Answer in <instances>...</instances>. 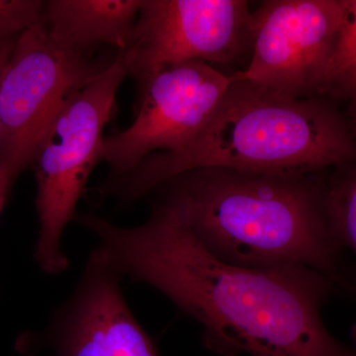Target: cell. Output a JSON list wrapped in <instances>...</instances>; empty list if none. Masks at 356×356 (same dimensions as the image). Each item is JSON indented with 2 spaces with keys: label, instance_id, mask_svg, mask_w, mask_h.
<instances>
[{
  "label": "cell",
  "instance_id": "1",
  "mask_svg": "<svg viewBox=\"0 0 356 356\" xmlns=\"http://www.w3.org/2000/svg\"><path fill=\"white\" fill-rule=\"evenodd\" d=\"M77 222L122 275L149 284L202 325L203 341L222 356H356L322 318L332 278L307 267L248 268L211 254L177 212L156 203L140 226L95 214Z\"/></svg>",
  "mask_w": 356,
  "mask_h": 356
},
{
  "label": "cell",
  "instance_id": "2",
  "mask_svg": "<svg viewBox=\"0 0 356 356\" xmlns=\"http://www.w3.org/2000/svg\"><path fill=\"white\" fill-rule=\"evenodd\" d=\"M232 76L209 122L188 146L149 154L131 172L105 180L100 195L133 202L198 168L306 177L356 161V143L331 105Z\"/></svg>",
  "mask_w": 356,
  "mask_h": 356
},
{
  "label": "cell",
  "instance_id": "3",
  "mask_svg": "<svg viewBox=\"0 0 356 356\" xmlns=\"http://www.w3.org/2000/svg\"><path fill=\"white\" fill-rule=\"evenodd\" d=\"M158 191L159 202L220 261L248 268L307 267L332 278L341 245L325 214L324 185L312 175L198 168Z\"/></svg>",
  "mask_w": 356,
  "mask_h": 356
},
{
  "label": "cell",
  "instance_id": "4",
  "mask_svg": "<svg viewBox=\"0 0 356 356\" xmlns=\"http://www.w3.org/2000/svg\"><path fill=\"white\" fill-rule=\"evenodd\" d=\"M129 76L123 54L83 89L70 96L42 143L33 166L40 229L35 259L49 274L67 266L62 238L89 175L98 161L105 126L111 120L119 88Z\"/></svg>",
  "mask_w": 356,
  "mask_h": 356
},
{
  "label": "cell",
  "instance_id": "5",
  "mask_svg": "<svg viewBox=\"0 0 356 356\" xmlns=\"http://www.w3.org/2000/svg\"><path fill=\"white\" fill-rule=\"evenodd\" d=\"M91 57L58 46L42 20L18 36L0 88V177L10 186L34 163L70 96L113 62Z\"/></svg>",
  "mask_w": 356,
  "mask_h": 356
},
{
  "label": "cell",
  "instance_id": "6",
  "mask_svg": "<svg viewBox=\"0 0 356 356\" xmlns=\"http://www.w3.org/2000/svg\"><path fill=\"white\" fill-rule=\"evenodd\" d=\"M252 49V11L245 0H143L132 41L121 53L140 84L172 65L229 64Z\"/></svg>",
  "mask_w": 356,
  "mask_h": 356
},
{
  "label": "cell",
  "instance_id": "7",
  "mask_svg": "<svg viewBox=\"0 0 356 356\" xmlns=\"http://www.w3.org/2000/svg\"><path fill=\"white\" fill-rule=\"evenodd\" d=\"M233 81L202 60L166 67L139 84L140 105L130 127L103 138L98 151L111 177L125 175L149 154L177 153L209 122Z\"/></svg>",
  "mask_w": 356,
  "mask_h": 356
},
{
  "label": "cell",
  "instance_id": "8",
  "mask_svg": "<svg viewBox=\"0 0 356 356\" xmlns=\"http://www.w3.org/2000/svg\"><path fill=\"white\" fill-rule=\"evenodd\" d=\"M346 0H266L252 13L245 79L291 97L318 95Z\"/></svg>",
  "mask_w": 356,
  "mask_h": 356
},
{
  "label": "cell",
  "instance_id": "9",
  "mask_svg": "<svg viewBox=\"0 0 356 356\" xmlns=\"http://www.w3.org/2000/svg\"><path fill=\"white\" fill-rule=\"evenodd\" d=\"M122 277L96 248L74 294L54 316L49 332L58 356H159L127 305Z\"/></svg>",
  "mask_w": 356,
  "mask_h": 356
},
{
  "label": "cell",
  "instance_id": "10",
  "mask_svg": "<svg viewBox=\"0 0 356 356\" xmlns=\"http://www.w3.org/2000/svg\"><path fill=\"white\" fill-rule=\"evenodd\" d=\"M143 0H49L43 23L53 41L67 50L92 56L100 44L118 51L132 41Z\"/></svg>",
  "mask_w": 356,
  "mask_h": 356
},
{
  "label": "cell",
  "instance_id": "11",
  "mask_svg": "<svg viewBox=\"0 0 356 356\" xmlns=\"http://www.w3.org/2000/svg\"><path fill=\"white\" fill-rule=\"evenodd\" d=\"M318 95L353 102L356 98V0H346V9Z\"/></svg>",
  "mask_w": 356,
  "mask_h": 356
},
{
  "label": "cell",
  "instance_id": "12",
  "mask_svg": "<svg viewBox=\"0 0 356 356\" xmlns=\"http://www.w3.org/2000/svg\"><path fill=\"white\" fill-rule=\"evenodd\" d=\"M324 206L334 238L356 257V168L324 185ZM356 343V323L351 330Z\"/></svg>",
  "mask_w": 356,
  "mask_h": 356
},
{
  "label": "cell",
  "instance_id": "13",
  "mask_svg": "<svg viewBox=\"0 0 356 356\" xmlns=\"http://www.w3.org/2000/svg\"><path fill=\"white\" fill-rule=\"evenodd\" d=\"M44 1L0 0V36L19 35L42 20Z\"/></svg>",
  "mask_w": 356,
  "mask_h": 356
},
{
  "label": "cell",
  "instance_id": "14",
  "mask_svg": "<svg viewBox=\"0 0 356 356\" xmlns=\"http://www.w3.org/2000/svg\"><path fill=\"white\" fill-rule=\"evenodd\" d=\"M20 35V34H19ZM19 35L13 36H0V88H1L2 77L6 72L9 58L13 55L16 40ZM0 147H1V121H0Z\"/></svg>",
  "mask_w": 356,
  "mask_h": 356
},
{
  "label": "cell",
  "instance_id": "15",
  "mask_svg": "<svg viewBox=\"0 0 356 356\" xmlns=\"http://www.w3.org/2000/svg\"><path fill=\"white\" fill-rule=\"evenodd\" d=\"M11 186L3 178L0 177V213L3 209L4 203H6L7 195L10 191Z\"/></svg>",
  "mask_w": 356,
  "mask_h": 356
},
{
  "label": "cell",
  "instance_id": "16",
  "mask_svg": "<svg viewBox=\"0 0 356 356\" xmlns=\"http://www.w3.org/2000/svg\"><path fill=\"white\" fill-rule=\"evenodd\" d=\"M351 102V113H353V117H355L356 121V98L353 99Z\"/></svg>",
  "mask_w": 356,
  "mask_h": 356
}]
</instances>
